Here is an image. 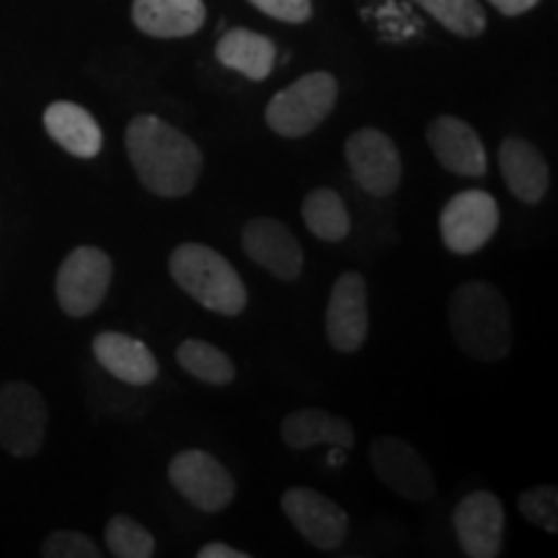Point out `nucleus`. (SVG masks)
<instances>
[{"instance_id":"nucleus-17","label":"nucleus","mask_w":558,"mask_h":558,"mask_svg":"<svg viewBox=\"0 0 558 558\" xmlns=\"http://www.w3.org/2000/svg\"><path fill=\"white\" fill-rule=\"evenodd\" d=\"M499 171L507 190L522 205H538L548 194L550 169L543 153L525 137H505L499 145Z\"/></svg>"},{"instance_id":"nucleus-1","label":"nucleus","mask_w":558,"mask_h":558,"mask_svg":"<svg viewBox=\"0 0 558 558\" xmlns=\"http://www.w3.org/2000/svg\"><path fill=\"white\" fill-rule=\"evenodd\" d=\"M124 148L140 184L156 197H186L202 177L197 143L156 114H137L128 124Z\"/></svg>"},{"instance_id":"nucleus-25","label":"nucleus","mask_w":558,"mask_h":558,"mask_svg":"<svg viewBox=\"0 0 558 558\" xmlns=\"http://www.w3.org/2000/svg\"><path fill=\"white\" fill-rule=\"evenodd\" d=\"M104 541H107L109 554L117 558L156 556V538L148 533V527H143L137 520L128 518V514H114L107 522Z\"/></svg>"},{"instance_id":"nucleus-14","label":"nucleus","mask_w":558,"mask_h":558,"mask_svg":"<svg viewBox=\"0 0 558 558\" xmlns=\"http://www.w3.org/2000/svg\"><path fill=\"white\" fill-rule=\"evenodd\" d=\"M241 243L246 256L269 275L284 282L300 277L303 271V248L295 233L275 218H254L243 226Z\"/></svg>"},{"instance_id":"nucleus-16","label":"nucleus","mask_w":558,"mask_h":558,"mask_svg":"<svg viewBox=\"0 0 558 558\" xmlns=\"http://www.w3.org/2000/svg\"><path fill=\"white\" fill-rule=\"evenodd\" d=\"M90 352L99 365L128 386L145 388L156 383L160 367L156 354L143 341L120 331H101L94 337Z\"/></svg>"},{"instance_id":"nucleus-20","label":"nucleus","mask_w":558,"mask_h":558,"mask_svg":"<svg viewBox=\"0 0 558 558\" xmlns=\"http://www.w3.org/2000/svg\"><path fill=\"white\" fill-rule=\"evenodd\" d=\"M282 439L290 450H311L316 445L354 448V429L347 418L333 416L324 409H300L284 416Z\"/></svg>"},{"instance_id":"nucleus-13","label":"nucleus","mask_w":558,"mask_h":558,"mask_svg":"<svg viewBox=\"0 0 558 558\" xmlns=\"http://www.w3.org/2000/svg\"><path fill=\"white\" fill-rule=\"evenodd\" d=\"M367 331V282L360 271H344L333 282L329 308H326V337L337 352L352 354L365 344Z\"/></svg>"},{"instance_id":"nucleus-23","label":"nucleus","mask_w":558,"mask_h":558,"mask_svg":"<svg viewBox=\"0 0 558 558\" xmlns=\"http://www.w3.org/2000/svg\"><path fill=\"white\" fill-rule=\"evenodd\" d=\"M177 362L192 378L207 386H228L235 380V365L222 349L202 339H186L177 347Z\"/></svg>"},{"instance_id":"nucleus-26","label":"nucleus","mask_w":558,"mask_h":558,"mask_svg":"<svg viewBox=\"0 0 558 558\" xmlns=\"http://www.w3.org/2000/svg\"><path fill=\"white\" fill-rule=\"evenodd\" d=\"M520 514L533 525H538L548 533H558V492L556 486H535L530 492H522L518 499Z\"/></svg>"},{"instance_id":"nucleus-22","label":"nucleus","mask_w":558,"mask_h":558,"mask_svg":"<svg viewBox=\"0 0 558 558\" xmlns=\"http://www.w3.org/2000/svg\"><path fill=\"white\" fill-rule=\"evenodd\" d=\"M303 222L316 239L326 243H341L352 230L344 199L339 197V192L326 190V186L308 192V197L303 199Z\"/></svg>"},{"instance_id":"nucleus-15","label":"nucleus","mask_w":558,"mask_h":558,"mask_svg":"<svg viewBox=\"0 0 558 558\" xmlns=\"http://www.w3.org/2000/svg\"><path fill=\"white\" fill-rule=\"evenodd\" d=\"M427 143L437 163L456 177L478 179L488 171L486 148L478 132L458 117L442 114L432 120L427 128Z\"/></svg>"},{"instance_id":"nucleus-21","label":"nucleus","mask_w":558,"mask_h":558,"mask_svg":"<svg viewBox=\"0 0 558 558\" xmlns=\"http://www.w3.org/2000/svg\"><path fill=\"white\" fill-rule=\"evenodd\" d=\"M215 54H218L222 65L235 70V73L246 75L251 81H264L269 78L271 68H275L277 47L264 34L251 29H230L218 41Z\"/></svg>"},{"instance_id":"nucleus-5","label":"nucleus","mask_w":558,"mask_h":558,"mask_svg":"<svg viewBox=\"0 0 558 558\" xmlns=\"http://www.w3.org/2000/svg\"><path fill=\"white\" fill-rule=\"evenodd\" d=\"M50 427V409L32 383L9 380L0 386V448L13 458H34Z\"/></svg>"},{"instance_id":"nucleus-18","label":"nucleus","mask_w":558,"mask_h":558,"mask_svg":"<svg viewBox=\"0 0 558 558\" xmlns=\"http://www.w3.org/2000/svg\"><path fill=\"white\" fill-rule=\"evenodd\" d=\"M45 130L62 150L70 156L90 160L104 148V135L99 122L88 109L73 101H54L45 109Z\"/></svg>"},{"instance_id":"nucleus-3","label":"nucleus","mask_w":558,"mask_h":558,"mask_svg":"<svg viewBox=\"0 0 558 558\" xmlns=\"http://www.w3.org/2000/svg\"><path fill=\"white\" fill-rule=\"evenodd\" d=\"M171 279L202 308L235 318L246 311L248 290L226 256L205 243H181L169 259Z\"/></svg>"},{"instance_id":"nucleus-12","label":"nucleus","mask_w":558,"mask_h":558,"mask_svg":"<svg viewBox=\"0 0 558 558\" xmlns=\"http://www.w3.org/2000/svg\"><path fill=\"white\" fill-rule=\"evenodd\" d=\"M460 550L471 558H494L505 546V505L492 492H473L452 512Z\"/></svg>"},{"instance_id":"nucleus-28","label":"nucleus","mask_w":558,"mask_h":558,"mask_svg":"<svg viewBox=\"0 0 558 558\" xmlns=\"http://www.w3.org/2000/svg\"><path fill=\"white\" fill-rule=\"evenodd\" d=\"M248 3L271 19L284 21V24H303L313 13L311 0H248Z\"/></svg>"},{"instance_id":"nucleus-6","label":"nucleus","mask_w":558,"mask_h":558,"mask_svg":"<svg viewBox=\"0 0 558 558\" xmlns=\"http://www.w3.org/2000/svg\"><path fill=\"white\" fill-rule=\"evenodd\" d=\"M114 277V264H111L107 251L96 246H78L62 259L54 279V292L65 316L86 318L107 298Z\"/></svg>"},{"instance_id":"nucleus-30","label":"nucleus","mask_w":558,"mask_h":558,"mask_svg":"<svg viewBox=\"0 0 558 558\" xmlns=\"http://www.w3.org/2000/svg\"><path fill=\"white\" fill-rule=\"evenodd\" d=\"M199 558H248V554H243V550L233 548V546H226V543H207V546H202L197 550Z\"/></svg>"},{"instance_id":"nucleus-2","label":"nucleus","mask_w":558,"mask_h":558,"mask_svg":"<svg viewBox=\"0 0 558 558\" xmlns=\"http://www.w3.org/2000/svg\"><path fill=\"white\" fill-rule=\"evenodd\" d=\"M450 331L458 349L478 362H499L512 352V313L499 288L471 279L450 295Z\"/></svg>"},{"instance_id":"nucleus-4","label":"nucleus","mask_w":558,"mask_h":558,"mask_svg":"<svg viewBox=\"0 0 558 558\" xmlns=\"http://www.w3.org/2000/svg\"><path fill=\"white\" fill-rule=\"evenodd\" d=\"M339 96V83L331 73H308L279 90L267 107V124L279 137H305L331 114Z\"/></svg>"},{"instance_id":"nucleus-11","label":"nucleus","mask_w":558,"mask_h":558,"mask_svg":"<svg viewBox=\"0 0 558 558\" xmlns=\"http://www.w3.org/2000/svg\"><path fill=\"white\" fill-rule=\"evenodd\" d=\"M282 512L288 514L292 527H295L313 548L333 550L347 541V512L337 505V501L316 492V488H288V492L282 494Z\"/></svg>"},{"instance_id":"nucleus-10","label":"nucleus","mask_w":558,"mask_h":558,"mask_svg":"<svg viewBox=\"0 0 558 558\" xmlns=\"http://www.w3.org/2000/svg\"><path fill=\"white\" fill-rule=\"evenodd\" d=\"M347 163L362 192L388 197L399 190L403 177L401 153L386 132L362 128L347 140Z\"/></svg>"},{"instance_id":"nucleus-27","label":"nucleus","mask_w":558,"mask_h":558,"mask_svg":"<svg viewBox=\"0 0 558 558\" xmlns=\"http://www.w3.org/2000/svg\"><path fill=\"white\" fill-rule=\"evenodd\" d=\"M45 558H101V548L78 530H54L41 543Z\"/></svg>"},{"instance_id":"nucleus-8","label":"nucleus","mask_w":558,"mask_h":558,"mask_svg":"<svg viewBox=\"0 0 558 558\" xmlns=\"http://www.w3.org/2000/svg\"><path fill=\"white\" fill-rule=\"evenodd\" d=\"M499 202L484 190H465L450 197L439 213V233L452 254L471 256L486 246L499 230Z\"/></svg>"},{"instance_id":"nucleus-29","label":"nucleus","mask_w":558,"mask_h":558,"mask_svg":"<svg viewBox=\"0 0 558 558\" xmlns=\"http://www.w3.org/2000/svg\"><path fill=\"white\" fill-rule=\"evenodd\" d=\"M499 13L505 16H522V13L533 11L541 0H488Z\"/></svg>"},{"instance_id":"nucleus-7","label":"nucleus","mask_w":558,"mask_h":558,"mask_svg":"<svg viewBox=\"0 0 558 558\" xmlns=\"http://www.w3.org/2000/svg\"><path fill=\"white\" fill-rule=\"evenodd\" d=\"M169 481L181 499L199 512L218 514L233 505L235 478L230 471L205 450H181L169 463Z\"/></svg>"},{"instance_id":"nucleus-19","label":"nucleus","mask_w":558,"mask_h":558,"mask_svg":"<svg viewBox=\"0 0 558 558\" xmlns=\"http://www.w3.org/2000/svg\"><path fill=\"white\" fill-rule=\"evenodd\" d=\"M207 11L202 0H135L132 21L143 34L158 39H179L199 32Z\"/></svg>"},{"instance_id":"nucleus-24","label":"nucleus","mask_w":558,"mask_h":558,"mask_svg":"<svg viewBox=\"0 0 558 558\" xmlns=\"http://www.w3.org/2000/svg\"><path fill=\"white\" fill-rule=\"evenodd\" d=\"M414 3L458 37L473 39L486 29V13L478 0H414Z\"/></svg>"},{"instance_id":"nucleus-9","label":"nucleus","mask_w":558,"mask_h":558,"mask_svg":"<svg viewBox=\"0 0 558 558\" xmlns=\"http://www.w3.org/2000/svg\"><path fill=\"white\" fill-rule=\"evenodd\" d=\"M369 463L375 476L390 492L409 501H432L437 494V481L429 463L418 456L414 445L401 437H378L369 445Z\"/></svg>"},{"instance_id":"nucleus-31","label":"nucleus","mask_w":558,"mask_h":558,"mask_svg":"<svg viewBox=\"0 0 558 558\" xmlns=\"http://www.w3.org/2000/svg\"><path fill=\"white\" fill-rule=\"evenodd\" d=\"M347 460V450L344 448H331L329 458H326V463L331 465V469H339V465H344Z\"/></svg>"}]
</instances>
